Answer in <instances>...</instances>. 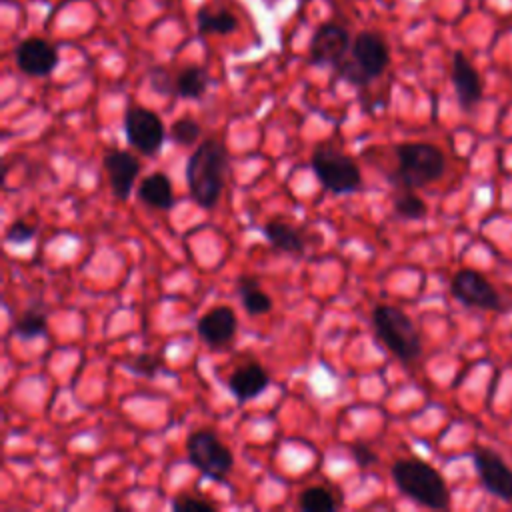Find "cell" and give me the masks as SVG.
Listing matches in <instances>:
<instances>
[{
  "mask_svg": "<svg viewBox=\"0 0 512 512\" xmlns=\"http://www.w3.org/2000/svg\"><path fill=\"white\" fill-rule=\"evenodd\" d=\"M340 506V500L336 502L332 492L322 486H310L298 496V508L304 512H330Z\"/></svg>",
  "mask_w": 512,
  "mask_h": 512,
  "instance_id": "23",
  "label": "cell"
},
{
  "mask_svg": "<svg viewBox=\"0 0 512 512\" xmlns=\"http://www.w3.org/2000/svg\"><path fill=\"white\" fill-rule=\"evenodd\" d=\"M350 56L336 66V76L352 82L354 86H366L374 78L382 76L390 64V48L378 32H358L350 46Z\"/></svg>",
  "mask_w": 512,
  "mask_h": 512,
  "instance_id": "5",
  "label": "cell"
},
{
  "mask_svg": "<svg viewBox=\"0 0 512 512\" xmlns=\"http://www.w3.org/2000/svg\"><path fill=\"white\" fill-rule=\"evenodd\" d=\"M350 452H352L354 462H356L360 468H368V466H374V464L378 462L376 452H374L366 442H362V440L354 442V444L350 446Z\"/></svg>",
  "mask_w": 512,
  "mask_h": 512,
  "instance_id": "30",
  "label": "cell"
},
{
  "mask_svg": "<svg viewBox=\"0 0 512 512\" xmlns=\"http://www.w3.org/2000/svg\"><path fill=\"white\" fill-rule=\"evenodd\" d=\"M228 148L218 138L200 142L186 162V184L190 198L204 210L218 204L228 170Z\"/></svg>",
  "mask_w": 512,
  "mask_h": 512,
  "instance_id": "1",
  "label": "cell"
},
{
  "mask_svg": "<svg viewBox=\"0 0 512 512\" xmlns=\"http://www.w3.org/2000/svg\"><path fill=\"white\" fill-rule=\"evenodd\" d=\"M350 34L344 26L326 22L316 28L310 40V62L316 66H338L350 52Z\"/></svg>",
  "mask_w": 512,
  "mask_h": 512,
  "instance_id": "11",
  "label": "cell"
},
{
  "mask_svg": "<svg viewBox=\"0 0 512 512\" xmlns=\"http://www.w3.org/2000/svg\"><path fill=\"white\" fill-rule=\"evenodd\" d=\"M172 510H176V512H194V510L214 512L216 504H212L210 500H204V498H196V496H176L172 500Z\"/></svg>",
  "mask_w": 512,
  "mask_h": 512,
  "instance_id": "28",
  "label": "cell"
},
{
  "mask_svg": "<svg viewBox=\"0 0 512 512\" xmlns=\"http://www.w3.org/2000/svg\"><path fill=\"white\" fill-rule=\"evenodd\" d=\"M162 356L160 354H152V352H140V354H134L126 360V368L136 374V376H142V378H154L160 368H162Z\"/></svg>",
  "mask_w": 512,
  "mask_h": 512,
  "instance_id": "26",
  "label": "cell"
},
{
  "mask_svg": "<svg viewBox=\"0 0 512 512\" xmlns=\"http://www.w3.org/2000/svg\"><path fill=\"white\" fill-rule=\"evenodd\" d=\"M392 208H394V214L402 220H422L428 214L426 202L412 190H402L394 198Z\"/></svg>",
  "mask_w": 512,
  "mask_h": 512,
  "instance_id": "24",
  "label": "cell"
},
{
  "mask_svg": "<svg viewBox=\"0 0 512 512\" xmlns=\"http://www.w3.org/2000/svg\"><path fill=\"white\" fill-rule=\"evenodd\" d=\"M396 488L420 506L446 510L450 506V490L442 474L424 460L400 458L390 468Z\"/></svg>",
  "mask_w": 512,
  "mask_h": 512,
  "instance_id": "2",
  "label": "cell"
},
{
  "mask_svg": "<svg viewBox=\"0 0 512 512\" xmlns=\"http://www.w3.org/2000/svg\"><path fill=\"white\" fill-rule=\"evenodd\" d=\"M200 134H202L200 124L194 118H190V116L174 120L172 126H170V132H168L170 140L176 142L178 146H192V144H196Z\"/></svg>",
  "mask_w": 512,
  "mask_h": 512,
  "instance_id": "25",
  "label": "cell"
},
{
  "mask_svg": "<svg viewBox=\"0 0 512 512\" xmlns=\"http://www.w3.org/2000/svg\"><path fill=\"white\" fill-rule=\"evenodd\" d=\"M396 170L390 180L402 190H416L442 178L446 170L444 152L428 142H406L396 146Z\"/></svg>",
  "mask_w": 512,
  "mask_h": 512,
  "instance_id": "3",
  "label": "cell"
},
{
  "mask_svg": "<svg viewBox=\"0 0 512 512\" xmlns=\"http://www.w3.org/2000/svg\"><path fill=\"white\" fill-rule=\"evenodd\" d=\"M196 330L206 346L220 348L228 344L238 330L236 312L230 306H214L200 316Z\"/></svg>",
  "mask_w": 512,
  "mask_h": 512,
  "instance_id": "14",
  "label": "cell"
},
{
  "mask_svg": "<svg viewBox=\"0 0 512 512\" xmlns=\"http://www.w3.org/2000/svg\"><path fill=\"white\" fill-rule=\"evenodd\" d=\"M138 200L150 208L156 210H170L174 206V192L172 182L164 172H152L148 174L140 184L136 192Z\"/></svg>",
  "mask_w": 512,
  "mask_h": 512,
  "instance_id": "18",
  "label": "cell"
},
{
  "mask_svg": "<svg viewBox=\"0 0 512 512\" xmlns=\"http://www.w3.org/2000/svg\"><path fill=\"white\" fill-rule=\"evenodd\" d=\"M102 162H104V170L110 180L112 194L118 200H128V196L134 188V182L140 174V162L136 160V156H132L128 150L110 148L104 154Z\"/></svg>",
  "mask_w": 512,
  "mask_h": 512,
  "instance_id": "13",
  "label": "cell"
},
{
  "mask_svg": "<svg viewBox=\"0 0 512 512\" xmlns=\"http://www.w3.org/2000/svg\"><path fill=\"white\" fill-rule=\"evenodd\" d=\"M196 24L202 34H230L238 28V18L226 8L214 12L208 6H202L196 14Z\"/></svg>",
  "mask_w": 512,
  "mask_h": 512,
  "instance_id": "22",
  "label": "cell"
},
{
  "mask_svg": "<svg viewBox=\"0 0 512 512\" xmlns=\"http://www.w3.org/2000/svg\"><path fill=\"white\" fill-rule=\"evenodd\" d=\"M124 132L128 144L144 156L160 152L164 142L162 118L144 106H130L124 114Z\"/></svg>",
  "mask_w": 512,
  "mask_h": 512,
  "instance_id": "8",
  "label": "cell"
},
{
  "mask_svg": "<svg viewBox=\"0 0 512 512\" xmlns=\"http://www.w3.org/2000/svg\"><path fill=\"white\" fill-rule=\"evenodd\" d=\"M320 186L334 194H350L362 186V172L356 160L334 146H316L310 158Z\"/></svg>",
  "mask_w": 512,
  "mask_h": 512,
  "instance_id": "6",
  "label": "cell"
},
{
  "mask_svg": "<svg viewBox=\"0 0 512 512\" xmlns=\"http://www.w3.org/2000/svg\"><path fill=\"white\" fill-rule=\"evenodd\" d=\"M452 296L464 306L480 310H502V298L496 288L476 270L464 268L454 274L450 282Z\"/></svg>",
  "mask_w": 512,
  "mask_h": 512,
  "instance_id": "9",
  "label": "cell"
},
{
  "mask_svg": "<svg viewBox=\"0 0 512 512\" xmlns=\"http://www.w3.org/2000/svg\"><path fill=\"white\" fill-rule=\"evenodd\" d=\"M226 384H228L230 394L236 398V402L244 404L268 388L270 376L258 362H248V364L238 366L228 376Z\"/></svg>",
  "mask_w": 512,
  "mask_h": 512,
  "instance_id": "16",
  "label": "cell"
},
{
  "mask_svg": "<svg viewBox=\"0 0 512 512\" xmlns=\"http://www.w3.org/2000/svg\"><path fill=\"white\" fill-rule=\"evenodd\" d=\"M208 88V72L202 66H186L174 78V94L180 98L198 100Z\"/></svg>",
  "mask_w": 512,
  "mask_h": 512,
  "instance_id": "20",
  "label": "cell"
},
{
  "mask_svg": "<svg viewBox=\"0 0 512 512\" xmlns=\"http://www.w3.org/2000/svg\"><path fill=\"white\" fill-rule=\"evenodd\" d=\"M36 234V226L26 222V220H14L10 224V228L6 230V240L12 242V244H24L28 242L30 238H34Z\"/></svg>",
  "mask_w": 512,
  "mask_h": 512,
  "instance_id": "29",
  "label": "cell"
},
{
  "mask_svg": "<svg viewBox=\"0 0 512 512\" xmlns=\"http://www.w3.org/2000/svg\"><path fill=\"white\" fill-rule=\"evenodd\" d=\"M238 296L250 316H262L272 310V298L260 288V282L254 276H240Z\"/></svg>",
  "mask_w": 512,
  "mask_h": 512,
  "instance_id": "19",
  "label": "cell"
},
{
  "mask_svg": "<svg viewBox=\"0 0 512 512\" xmlns=\"http://www.w3.org/2000/svg\"><path fill=\"white\" fill-rule=\"evenodd\" d=\"M450 78L460 108L464 112H472L476 104L482 100V80L472 62L464 56V52H454Z\"/></svg>",
  "mask_w": 512,
  "mask_h": 512,
  "instance_id": "15",
  "label": "cell"
},
{
  "mask_svg": "<svg viewBox=\"0 0 512 512\" xmlns=\"http://www.w3.org/2000/svg\"><path fill=\"white\" fill-rule=\"evenodd\" d=\"M262 234L276 252L300 256L306 250V232L282 218H272L262 226Z\"/></svg>",
  "mask_w": 512,
  "mask_h": 512,
  "instance_id": "17",
  "label": "cell"
},
{
  "mask_svg": "<svg viewBox=\"0 0 512 512\" xmlns=\"http://www.w3.org/2000/svg\"><path fill=\"white\" fill-rule=\"evenodd\" d=\"M474 470L482 486L496 498L512 504V468L504 458L490 448H476L472 452Z\"/></svg>",
  "mask_w": 512,
  "mask_h": 512,
  "instance_id": "10",
  "label": "cell"
},
{
  "mask_svg": "<svg viewBox=\"0 0 512 512\" xmlns=\"http://www.w3.org/2000/svg\"><path fill=\"white\" fill-rule=\"evenodd\" d=\"M46 328H48L46 310L40 304H32L12 322L10 334L28 340V338H36V336L46 334Z\"/></svg>",
  "mask_w": 512,
  "mask_h": 512,
  "instance_id": "21",
  "label": "cell"
},
{
  "mask_svg": "<svg viewBox=\"0 0 512 512\" xmlns=\"http://www.w3.org/2000/svg\"><path fill=\"white\" fill-rule=\"evenodd\" d=\"M372 328L378 340L400 362L412 364L422 354L420 334L410 316L392 304H378L372 310Z\"/></svg>",
  "mask_w": 512,
  "mask_h": 512,
  "instance_id": "4",
  "label": "cell"
},
{
  "mask_svg": "<svg viewBox=\"0 0 512 512\" xmlns=\"http://www.w3.org/2000/svg\"><path fill=\"white\" fill-rule=\"evenodd\" d=\"M14 60L20 72L34 76V78H44L54 72L58 66V50L54 44H50L44 38H26L22 40L16 50H14Z\"/></svg>",
  "mask_w": 512,
  "mask_h": 512,
  "instance_id": "12",
  "label": "cell"
},
{
  "mask_svg": "<svg viewBox=\"0 0 512 512\" xmlns=\"http://www.w3.org/2000/svg\"><path fill=\"white\" fill-rule=\"evenodd\" d=\"M186 456L194 468L212 480H224L234 466V456L212 430H196L186 438Z\"/></svg>",
  "mask_w": 512,
  "mask_h": 512,
  "instance_id": "7",
  "label": "cell"
},
{
  "mask_svg": "<svg viewBox=\"0 0 512 512\" xmlns=\"http://www.w3.org/2000/svg\"><path fill=\"white\" fill-rule=\"evenodd\" d=\"M148 84L150 88L160 94V96H172L174 94V78L168 74L166 68H152L148 74Z\"/></svg>",
  "mask_w": 512,
  "mask_h": 512,
  "instance_id": "27",
  "label": "cell"
}]
</instances>
